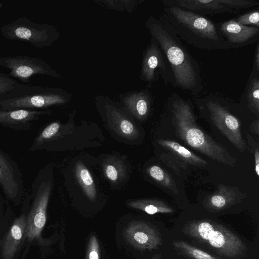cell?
I'll return each instance as SVG.
<instances>
[{"label": "cell", "instance_id": "obj_8", "mask_svg": "<svg viewBox=\"0 0 259 259\" xmlns=\"http://www.w3.org/2000/svg\"><path fill=\"white\" fill-rule=\"evenodd\" d=\"M46 171H40L31 186V208L26 217L25 236L29 241L40 239L47 221V209L51 193L53 180L47 178Z\"/></svg>", "mask_w": 259, "mask_h": 259}, {"label": "cell", "instance_id": "obj_29", "mask_svg": "<svg viewBox=\"0 0 259 259\" xmlns=\"http://www.w3.org/2000/svg\"><path fill=\"white\" fill-rule=\"evenodd\" d=\"M223 4L229 7L237 13L250 8L257 6L259 3L253 0H220Z\"/></svg>", "mask_w": 259, "mask_h": 259}, {"label": "cell", "instance_id": "obj_26", "mask_svg": "<svg viewBox=\"0 0 259 259\" xmlns=\"http://www.w3.org/2000/svg\"><path fill=\"white\" fill-rule=\"evenodd\" d=\"M150 177L163 188L177 193L176 185L169 173L158 165H152L147 169Z\"/></svg>", "mask_w": 259, "mask_h": 259}, {"label": "cell", "instance_id": "obj_13", "mask_svg": "<svg viewBox=\"0 0 259 259\" xmlns=\"http://www.w3.org/2000/svg\"><path fill=\"white\" fill-rule=\"evenodd\" d=\"M124 235L132 246L141 250H154L162 244L159 232L144 221L131 222L125 228Z\"/></svg>", "mask_w": 259, "mask_h": 259}, {"label": "cell", "instance_id": "obj_6", "mask_svg": "<svg viewBox=\"0 0 259 259\" xmlns=\"http://www.w3.org/2000/svg\"><path fill=\"white\" fill-rule=\"evenodd\" d=\"M231 100L221 94H211L197 102L201 112L207 114L215 127L241 152L246 144L243 138L239 119L229 109Z\"/></svg>", "mask_w": 259, "mask_h": 259}, {"label": "cell", "instance_id": "obj_5", "mask_svg": "<svg viewBox=\"0 0 259 259\" xmlns=\"http://www.w3.org/2000/svg\"><path fill=\"white\" fill-rule=\"evenodd\" d=\"M72 99L71 94L61 88L20 83L11 92L0 96V110H38L64 105Z\"/></svg>", "mask_w": 259, "mask_h": 259}, {"label": "cell", "instance_id": "obj_14", "mask_svg": "<svg viewBox=\"0 0 259 259\" xmlns=\"http://www.w3.org/2000/svg\"><path fill=\"white\" fill-rule=\"evenodd\" d=\"M218 25L223 37L231 48L243 47L259 40V27L242 25L235 18L222 22Z\"/></svg>", "mask_w": 259, "mask_h": 259}, {"label": "cell", "instance_id": "obj_16", "mask_svg": "<svg viewBox=\"0 0 259 259\" xmlns=\"http://www.w3.org/2000/svg\"><path fill=\"white\" fill-rule=\"evenodd\" d=\"M121 105L140 120L148 116L152 103V97L147 89L130 91L119 95Z\"/></svg>", "mask_w": 259, "mask_h": 259}, {"label": "cell", "instance_id": "obj_39", "mask_svg": "<svg viewBox=\"0 0 259 259\" xmlns=\"http://www.w3.org/2000/svg\"><path fill=\"white\" fill-rule=\"evenodd\" d=\"M3 4L0 3V9H1L2 7L3 6Z\"/></svg>", "mask_w": 259, "mask_h": 259}, {"label": "cell", "instance_id": "obj_7", "mask_svg": "<svg viewBox=\"0 0 259 259\" xmlns=\"http://www.w3.org/2000/svg\"><path fill=\"white\" fill-rule=\"evenodd\" d=\"M0 31L8 39L26 41L39 49L52 46L60 35L54 25L47 23H36L21 17L2 26Z\"/></svg>", "mask_w": 259, "mask_h": 259}, {"label": "cell", "instance_id": "obj_34", "mask_svg": "<svg viewBox=\"0 0 259 259\" xmlns=\"http://www.w3.org/2000/svg\"><path fill=\"white\" fill-rule=\"evenodd\" d=\"M95 2L98 3H103L104 5L106 6L109 9L120 12H123L124 10L122 0L96 1Z\"/></svg>", "mask_w": 259, "mask_h": 259}, {"label": "cell", "instance_id": "obj_30", "mask_svg": "<svg viewBox=\"0 0 259 259\" xmlns=\"http://www.w3.org/2000/svg\"><path fill=\"white\" fill-rule=\"evenodd\" d=\"M235 19L242 25L259 27V9L257 8L241 15Z\"/></svg>", "mask_w": 259, "mask_h": 259}, {"label": "cell", "instance_id": "obj_15", "mask_svg": "<svg viewBox=\"0 0 259 259\" xmlns=\"http://www.w3.org/2000/svg\"><path fill=\"white\" fill-rule=\"evenodd\" d=\"M51 113L49 110H0V124L15 130H28L33 122Z\"/></svg>", "mask_w": 259, "mask_h": 259}, {"label": "cell", "instance_id": "obj_25", "mask_svg": "<svg viewBox=\"0 0 259 259\" xmlns=\"http://www.w3.org/2000/svg\"><path fill=\"white\" fill-rule=\"evenodd\" d=\"M104 173L112 183L122 180L125 175V167L123 162L115 157H108L103 164Z\"/></svg>", "mask_w": 259, "mask_h": 259}, {"label": "cell", "instance_id": "obj_2", "mask_svg": "<svg viewBox=\"0 0 259 259\" xmlns=\"http://www.w3.org/2000/svg\"><path fill=\"white\" fill-rule=\"evenodd\" d=\"M166 111L177 136L186 144L218 162L235 164V158L197 124L191 101L172 93L167 99Z\"/></svg>", "mask_w": 259, "mask_h": 259}, {"label": "cell", "instance_id": "obj_28", "mask_svg": "<svg viewBox=\"0 0 259 259\" xmlns=\"http://www.w3.org/2000/svg\"><path fill=\"white\" fill-rule=\"evenodd\" d=\"M160 157L162 162L170 167L177 175L182 177L185 172H186L188 165L172 153L166 151V152L161 154Z\"/></svg>", "mask_w": 259, "mask_h": 259}, {"label": "cell", "instance_id": "obj_22", "mask_svg": "<svg viewBox=\"0 0 259 259\" xmlns=\"http://www.w3.org/2000/svg\"><path fill=\"white\" fill-rule=\"evenodd\" d=\"M242 99L248 109L256 116H259V71L252 68L247 80Z\"/></svg>", "mask_w": 259, "mask_h": 259}, {"label": "cell", "instance_id": "obj_17", "mask_svg": "<svg viewBox=\"0 0 259 259\" xmlns=\"http://www.w3.org/2000/svg\"><path fill=\"white\" fill-rule=\"evenodd\" d=\"M164 7L176 6L205 16L222 13H237L220 0H162Z\"/></svg>", "mask_w": 259, "mask_h": 259}, {"label": "cell", "instance_id": "obj_11", "mask_svg": "<svg viewBox=\"0 0 259 259\" xmlns=\"http://www.w3.org/2000/svg\"><path fill=\"white\" fill-rule=\"evenodd\" d=\"M98 108L104 113L109 125L118 135L129 140L137 138L139 132L127 114L126 110L108 96L99 95L95 98Z\"/></svg>", "mask_w": 259, "mask_h": 259}, {"label": "cell", "instance_id": "obj_36", "mask_svg": "<svg viewBox=\"0 0 259 259\" xmlns=\"http://www.w3.org/2000/svg\"><path fill=\"white\" fill-rule=\"evenodd\" d=\"M253 68L259 71V41L257 42L254 52Z\"/></svg>", "mask_w": 259, "mask_h": 259}, {"label": "cell", "instance_id": "obj_12", "mask_svg": "<svg viewBox=\"0 0 259 259\" xmlns=\"http://www.w3.org/2000/svg\"><path fill=\"white\" fill-rule=\"evenodd\" d=\"M0 186L10 200L19 201L24 192L22 175L17 163L0 149Z\"/></svg>", "mask_w": 259, "mask_h": 259}, {"label": "cell", "instance_id": "obj_23", "mask_svg": "<svg viewBox=\"0 0 259 259\" xmlns=\"http://www.w3.org/2000/svg\"><path fill=\"white\" fill-rule=\"evenodd\" d=\"M127 205L133 208L139 209L147 214L170 213L174 211L173 208L165 202L154 199H140L132 200Z\"/></svg>", "mask_w": 259, "mask_h": 259}, {"label": "cell", "instance_id": "obj_21", "mask_svg": "<svg viewBox=\"0 0 259 259\" xmlns=\"http://www.w3.org/2000/svg\"><path fill=\"white\" fill-rule=\"evenodd\" d=\"M65 135V127L59 121H54L46 126L34 138L28 149L30 152L45 149L53 141Z\"/></svg>", "mask_w": 259, "mask_h": 259}, {"label": "cell", "instance_id": "obj_9", "mask_svg": "<svg viewBox=\"0 0 259 259\" xmlns=\"http://www.w3.org/2000/svg\"><path fill=\"white\" fill-rule=\"evenodd\" d=\"M160 75L164 83L175 87L172 71L164 54L155 39L151 37L150 44L143 52L140 79L153 88Z\"/></svg>", "mask_w": 259, "mask_h": 259}, {"label": "cell", "instance_id": "obj_4", "mask_svg": "<svg viewBox=\"0 0 259 259\" xmlns=\"http://www.w3.org/2000/svg\"><path fill=\"white\" fill-rule=\"evenodd\" d=\"M183 231L187 236L209 245L219 254L227 257L239 259L247 254V248L241 238L216 222L208 220L193 221L184 226Z\"/></svg>", "mask_w": 259, "mask_h": 259}, {"label": "cell", "instance_id": "obj_38", "mask_svg": "<svg viewBox=\"0 0 259 259\" xmlns=\"http://www.w3.org/2000/svg\"><path fill=\"white\" fill-rule=\"evenodd\" d=\"M151 259H163L161 257V256L160 254H156L154 256H153Z\"/></svg>", "mask_w": 259, "mask_h": 259}, {"label": "cell", "instance_id": "obj_10", "mask_svg": "<svg viewBox=\"0 0 259 259\" xmlns=\"http://www.w3.org/2000/svg\"><path fill=\"white\" fill-rule=\"evenodd\" d=\"M0 66L10 70L11 77L28 82L34 75L62 78V75L43 59L26 55L0 57Z\"/></svg>", "mask_w": 259, "mask_h": 259}, {"label": "cell", "instance_id": "obj_18", "mask_svg": "<svg viewBox=\"0 0 259 259\" xmlns=\"http://www.w3.org/2000/svg\"><path fill=\"white\" fill-rule=\"evenodd\" d=\"M242 196L238 189L221 185L206 198L204 205L210 211H221L239 202Z\"/></svg>", "mask_w": 259, "mask_h": 259}, {"label": "cell", "instance_id": "obj_35", "mask_svg": "<svg viewBox=\"0 0 259 259\" xmlns=\"http://www.w3.org/2000/svg\"><path fill=\"white\" fill-rule=\"evenodd\" d=\"M124 9L128 12L131 13L137 5L138 1H125L122 0Z\"/></svg>", "mask_w": 259, "mask_h": 259}, {"label": "cell", "instance_id": "obj_32", "mask_svg": "<svg viewBox=\"0 0 259 259\" xmlns=\"http://www.w3.org/2000/svg\"><path fill=\"white\" fill-rule=\"evenodd\" d=\"M99 247L96 236H91L87 250L86 259H100Z\"/></svg>", "mask_w": 259, "mask_h": 259}, {"label": "cell", "instance_id": "obj_33", "mask_svg": "<svg viewBox=\"0 0 259 259\" xmlns=\"http://www.w3.org/2000/svg\"><path fill=\"white\" fill-rule=\"evenodd\" d=\"M247 143L252 152L254 159V170L257 177L259 176V151L258 145L253 138L249 135H247Z\"/></svg>", "mask_w": 259, "mask_h": 259}, {"label": "cell", "instance_id": "obj_24", "mask_svg": "<svg viewBox=\"0 0 259 259\" xmlns=\"http://www.w3.org/2000/svg\"><path fill=\"white\" fill-rule=\"evenodd\" d=\"M75 173L76 180L85 196L90 200L95 201L97 190L95 182L88 169L81 161L76 162Z\"/></svg>", "mask_w": 259, "mask_h": 259}, {"label": "cell", "instance_id": "obj_27", "mask_svg": "<svg viewBox=\"0 0 259 259\" xmlns=\"http://www.w3.org/2000/svg\"><path fill=\"white\" fill-rule=\"evenodd\" d=\"M172 245L176 249L191 259H219L183 241H174Z\"/></svg>", "mask_w": 259, "mask_h": 259}, {"label": "cell", "instance_id": "obj_31", "mask_svg": "<svg viewBox=\"0 0 259 259\" xmlns=\"http://www.w3.org/2000/svg\"><path fill=\"white\" fill-rule=\"evenodd\" d=\"M19 84L14 78L0 72V96L11 92Z\"/></svg>", "mask_w": 259, "mask_h": 259}, {"label": "cell", "instance_id": "obj_20", "mask_svg": "<svg viewBox=\"0 0 259 259\" xmlns=\"http://www.w3.org/2000/svg\"><path fill=\"white\" fill-rule=\"evenodd\" d=\"M158 143L187 165L204 166L208 164L204 159L175 141L162 139L158 140Z\"/></svg>", "mask_w": 259, "mask_h": 259}, {"label": "cell", "instance_id": "obj_3", "mask_svg": "<svg viewBox=\"0 0 259 259\" xmlns=\"http://www.w3.org/2000/svg\"><path fill=\"white\" fill-rule=\"evenodd\" d=\"M160 19L169 24L188 44L207 50H228L231 45L224 39L218 24L196 13L176 6L164 7Z\"/></svg>", "mask_w": 259, "mask_h": 259}, {"label": "cell", "instance_id": "obj_1", "mask_svg": "<svg viewBox=\"0 0 259 259\" xmlns=\"http://www.w3.org/2000/svg\"><path fill=\"white\" fill-rule=\"evenodd\" d=\"M145 25L165 56L172 71L175 87L193 95L201 93L203 86L199 64L174 29L165 21L153 16L147 19Z\"/></svg>", "mask_w": 259, "mask_h": 259}, {"label": "cell", "instance_id": "obj_19", "mask_svg": "<svg viewBox=\"0 0 259 259\" xmlns=\"http://www.w3.org/2000/svg\"><path fill=\"white\" fill-rule=\"evenodd\" d=\"M26 216L22 214L13 222L2 243L3 259H13L25 236Z\"/></svg>", "mask_w": 259, "mask_h": 259}, {"label": "cell", "instance_id": "obj_37", "mask_svg": "<svg viewBox=\"0 0 259 259\" xmlns=\"http://www.w3.org/2000/svg\"><path fill=\"white\" fill-rule=\"evenodd\" d=\"M259 122L258 119L254 120L250 125L251 132L256 136L259 135Z\"/></svg>", "mask_w": 259, "mask_h": 259}]
</instances>
